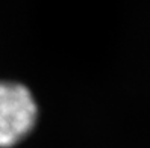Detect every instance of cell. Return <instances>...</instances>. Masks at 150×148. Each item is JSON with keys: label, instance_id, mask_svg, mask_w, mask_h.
<instances>
[{"label": "cell", "instance_id": "6da1fadb", "mask_svg": "<svg viewBox=\"0 0 150 148\" xmlns=\"http://www.w3.org/2000/svg\"><path fill=\"white\" fill-rule=\"evenodd\" d=\"M38 121V104L26 85L0 80V148H11L30 135Z\"/></svg>", "mask_w": 150, "mask_h": 148}]
</instances>
